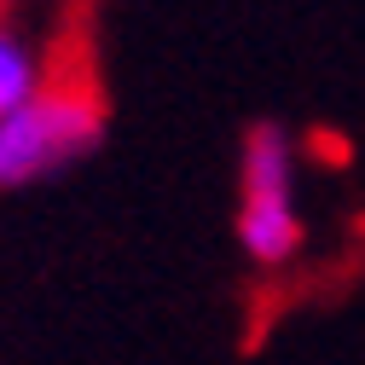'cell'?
<instances>
[{
	"label": "cell",
	"mask_w": 365,
	"mask_h": 365,
	"mask_svg": "<svg viewBox=\"0 0 365 365\" xmlns=\"http://www.w3.org/2000/svg\"><path fill=\"white\" fill-rule=\"evenodd\" d=\"M105 145V105L81 87L47 81L35 99L0 116V192H29L41 180L81 168Z\"/></svg>",
	"instance_id": "1"
},
{
	"label": "cell",
	"mask_w": 365,
	"mask_h": 365,
	"mask_svg": "<svg viewBox=\"0 0 365 365\" xmlns=\"http://www.w3.org/2000/svg\"><path fill=\"white\" fill-rule=\"evenodd\" d=\"M232 232L255 267H284L307 238L302 209H296V133L279 122H255L244 133Z\"/></svg>",
	"instance_id": "2"
},
{
	"label": "cell",
	"mask_w": 365,
	"mask_h": 365,
	"mask_svg": "<svg viewBox=\"0 0 365 365\" xmlns=\"http://www.w3.org/2000/svg\"><path fill=\"white\" fill-rule=\"evenodd\" d=\"M47 87V64H41V47L12 24L0 18V116L18 110L24 99H35Z\"/></svg>",
	"instance_id": "3"
}]
</instances>
